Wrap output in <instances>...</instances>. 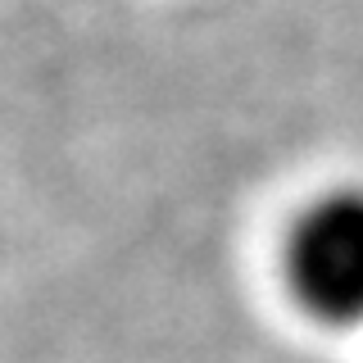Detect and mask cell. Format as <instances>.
Returning <instances> with one entry per match:
<instances>
[{"label": "cell", "mask_w": 363, "mask_h": 363, "mask_svg": "<svg viewBox=\"0 0 363 363\" xmlns=\"http://www.w3.org/2000/svg\"><path fill=\"white\" fill-rule=\"evenodd\" d=\"M291 295L318 323H363V186H336L309 200L286 236Z\"/></svg>", "instance_id": "6da1fadb"}]
</instances>
